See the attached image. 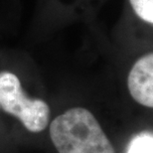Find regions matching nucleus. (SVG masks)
Returning <instances> with one entry per match:
<instances>
[{
    "instance_id": "1",
    "label": "nucleus",
    "mask_w": 153,
    "mask_h": 153,
    "mask_svg": "<svg viewBox=\"0 0 153 153\" xmlns=\"http://www.w3.org/2000/svg\"><path fill=\"white\" fill-rule=\"evenodd\" d=\"M50 136L59 153H115L97 118L82 108L57 116L50 125Z\"/></svg>"
},
{
    "instance_id": "2",
    "label": "nucleus",
    "mask_w": 153,
    "mask_h": 153,
    "mask_svg": "<svg viewBox=\"0 0 153 153\" xmlns=\"http://www.w3.org/2000/svg\"><path fill=\"white\" fill-rule=\"evenodd\" d=\"M0 105L19 118L31 132H40L48 125L50 108L44 100L28 99L19 79L12 73H0Z\"/></svg>"
},
{
    "instance_id": "3",
    "label": "nucleus",
    "mask_w": 153,
    "mask_h": 153,
    "mask_svg": "<svg viewBox=\"0 0 153 153\" xmlns=\"http://www.w3.org/2000/svg\"><path fill=\"white\" fill-rule=\"evenodd\" d=\"M131 97L146 108L153 106V55L146 54L136 61L127 79Z\"/></svg>"
},
{
    "instance_id": "4",
    "label": "nucleus",
    "mask_w": 153,
    "mask_h": 153,
    "mask_svg": "<svg viewBox=\"0 0 153 153\" xmlns=\"http://www.w3.org/2000/svg\"><path fill=\"white\" fill-rule=\"evenodd\" d=\"M125 153H153V134L142 131L130 139Z\"/></svg>"
},
{
    "instance_id": "5",
    "label": "nucleus",
    "mask_w": 153,
    "mask_h": 153,
    "mask_svg": "<svg viewBox=\"0 0 153 153\" xmlns=\"http://www.w3.org/2000/svg\"><path fill=\"white\" fill-rule=\"evenodd\" d=\"M134 12L146 23H153V0H129Z\"/></svg>"
}]
</instances>
